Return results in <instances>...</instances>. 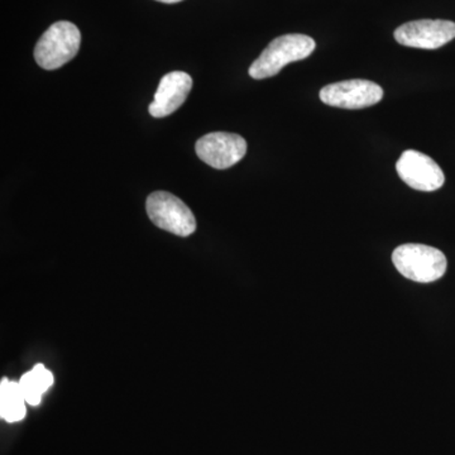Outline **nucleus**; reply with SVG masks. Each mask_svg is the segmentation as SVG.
Instances as JSON below:
<instances>
[{"label":"nucleus","mask_w":455,"mask_h":455,"mask_svg":"<svg viewBox=\"0 0 455 455\" xmlns=\"http://www.w3.org/2000/svg\"><path fill=\"white\" fill-rule=\"evenodd\" d=\"M315 41L305 35H284L275 38L250 68V76L267 79L280 73L284 66L307 59L315 50Z\"/></svg>","instance_id":"nucleus-1"},{"label":"nucleus","mask_w":455,"mask_h":455,"mask_svg":"<svg viewBox=\"0 0 455 455\" xmlns=\"http://www.w3.org/2000/svg\"><path fill=\"white\" fill-rule=\"evenodd\" d=\"M395 267L403 277L415 283H429L444 276L447 259L442 251L430 245H400L392 254Z\"/></svg>","instance_id":"nucleus-2"},{"label":"nucleus","mask_w":455,"mask_h":455,"mask_svg":"<svg viewBox=\"0 0 455 455\" xmlns=\"http://www.w3.org/2000/svg\"><path fill=\"white\" fill-rule=\"evenodd\" d=\"M82 33L74 23L60 20L42 35L35 47V60L44 70H56L77 55Z\"/></svg>","instance_id":"nucleus-3"},{"label":"nucleus","mask_w":455,"mask_h":455,"mask_svg":"<svg viewBox=\"0 0 455 455\" xmlns=\"http://www.w3.org/2000/svg\"><path fill=\"white\" fill-rule=\"evenodd\" d=\"M147 214L156 227L179 236H188L196 230V220L187 204L167 191H155L147 197Z\"/></svg>","instance_id":"nucleus-4"},{"label":"nucleus","mask_w":455,"mask_h":455,"mask_svg":"<svg viewBox=\"0 0 455 455\" xmlns=\"http://www.w3.org/2000/svg\"><path fill=\"white\" fill-rule=\"evenodd\" d=\"M196 155L212 169L226 170L235 166L247 154L243 137L228 132L206 134L196 142Z\"/></svg>","instance_id":"nucleus-5"},{"label":"nucleus","mask_w":455,"mask_h":455,"mask_svg":"<svg viewBox=\"0 0 455 455\" xmlns=\"http://www.w3.org/2000/svg\"><path fill=\"white\" fill-rule=\"evenodd\" d=\"M319 95L326 106L363 109L382 100L383 89L370 80L355 79L331 84L320 90Z\"/></svg>","instance_id":"nucleus-6"},{"label":"nucleus","mask_w":455,"mask_h":455,"mask_svg":"<svg viewBox=\"0 0 455 455\" xmlns=\"http://www.w3.org/2000/svg\"><path fill=\"white\" fill-rule=\"evenodd\" d=\"M394 36L403 46L436 50L454 40L455 23L443 20H414L398 27Z\"/></svg>","instance_id":"nucleus-7"},{"label":"nucleus","mask_w":455,"mask_h":455,"mask_svg":"<svg viewBox=\"0 0 455 455\" xmlns=\"http://www.w3.org/2000/svg\"><path fill=\"white\" fill-rule=\"evenodd\" d=\"M396 170L400 179L418 191H435L445 182V176L438 164L429 156L407 149L398 158Z\"/></svg>","instance_id":"nucleus-8"},{"label":"nucleus","mask_w":455,"mask_h":455,"mask_svg":"<svg viewBox=\"0 0 455 455\" xmlns=\"http://www.w3.org/2000/svg\"><path fill=\"white\" fill-rule=\"evenodd\" d=\"M193 88V79L184 71L164 75L156 92L154 101L149 104V114L155 118H164L175 113L187 100Z\"/></svg>","instance_id":"nucleus-9"},{"label":"nucleus","mask_w":455,"mask_h":455,"mask_svg":"<svg viewBox=\"0 0 455 455\" xmlns=\"http://www.w3.org/2000/svg\"><path fill=\"white\" fill-rule=\"evenodd\" d=\"M26 403L20 383L3 379L0 385V415L3 420L8 423L23 420L27 414Z\"/></svg>","instance_id":"nucleus-10"},{"label":"nucleus","mask_w":455,"mask_h":455,"mask_svg":"<svg viewBox=\"0 0 455 455\" xmlns=\"http://www.w3.org/2000/svg\"><path fill=\"white\" fill-rule=\"evenodd\" d=\"M18 383L27 403L37 406L40 405L42 395L53 385V374L44 364H36Z\"/></svg>","instance_id":"nucleus-11"},{"label":"nucleus","mask_w":455,"mask_h":455,"mask_svg":"<svg viewBox=\"0 0 455 455\" xmlns=\"http://www.w3.org/2000/svg\"><path fill=\"white\" fill-rule=\"evenodd\" d=\"M157 2L166 3V4H175V3L182 2V0H157Z\"/></svg>","instance_id":"nucleus-12"}]
</instances>
